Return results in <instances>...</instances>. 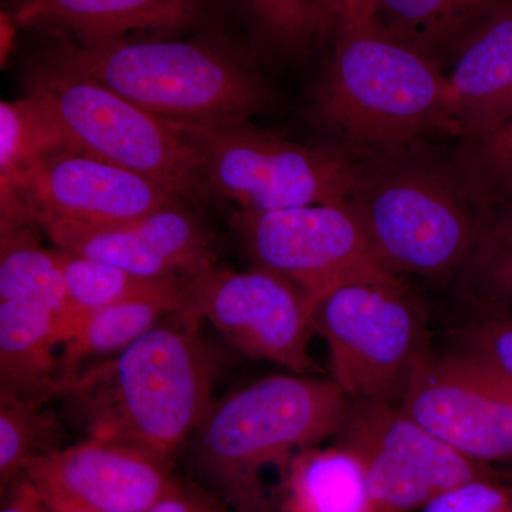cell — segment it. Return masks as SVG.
<instances>
[{
    "label": "cell",
    "mask_w": 512,
    "mask_h": 512,
    "mask_svg": "<svg viewBox=\"0 0 512 512\" xmlns=\"http://www.w3.org/2000/svg\"><path fill=\"white\" fill-rule=\"evenodd\" d=\"M201 320L174 316L128 348L84 367L59 397L89 437L171 458L210 410L217 363Z\"/></svg>",
    "instance_id": "6da1fadb"
},
{
    "label": "cell",
    "mask_w": 512,
    "mask_h": 512,
    "mask_svg": "<svg viewBox=\"0 0 512 512\" xmlns=\"http://www.w3.org/2000/svg\"><path fill=\"white\" fill-rule=\"evenodd\" d=\"M348 204L392 274L458 282L488 212L458 164L426 143L355 161Z\"/></svg>",
    "instance_id": "7a4b0ae2"
},
{
    "label": "cell",
    "mask_w": 512,
    "mask_h": 512,
    "mask_svg": "<svg viewBox=\"0 0 512 512\" xmlns=\"http://www.w3.org/2000/svg\"><path fill=\"white\" fill-rule=\"evenodd\" d=\"M35 57L89 77L174 124L251 120L275 103L255 64L215 40L46 36Z\"/></svg>",
    "instance_id": "3957f363"
},
{
    "label": "cell",
    "mask_w": 512,
    "mask_h": 512,
    "mask_svg": "<svg viewBox=\"0 0 512 512\" xmlns=\"http://www.w3.org/2000/svg\"><path fill=\"white\" fill-rule=\"evenodd\" d=\"M336 35L309 94V114L330 147L362 161L446 133L447 80L439 63L372 23Z\"/></svg>",
    "instance_id": "277c9868"
},
{
    "label": "cell",
    "mask_w": 512,
    "mask_h": 512,
    "mask_svg": "<svg viewBox=\"0 0 512 512\" xmlns=\"http://www.w3.org/2000/svg\"><path fill=\"white\" fill-rule=\"evenodd\" d=\"M348 394L332 379L274 375L211 404L192 434L195 467L215 497L234 512H276L264 471L335 437Z\"/></svg>",
    "instance_id": "5b68a950"
},
{
    "label": "cell",
    "mask_w": 512,
    "mask_h": 512,
    "mask_svg": "<svg viewBox=\"0 0 512 512\" xmlns=\"http://www.w3.org/2000/svg\"><path fill=\"white\" fill-rule=\"evenodd\" d=\"M23 84L25 96L55 124L67 148L144 175L185 200L205 197L201 158L177 124L35 56Z\"/></svg>",
    "instance_id": "8992f818"
},
{
    "label": "cell",
    "mask_w": 512,
    "mask_h": 512,
    "mask_svg": "<svg viewBox=\"0 0 512 512\" xmlns=\"http://www.w3.org/2000/svg\"><path fill=\"white\" fill-rule=\"evenodd\" d=\"M312 328L328 346L333 382L350 400L402 403L431 352L424 306L390 272L323 292L312 303Z\"/></svg>",
    "instance_id": "52a82bcc"
},
{
    "label": "cell",
    "mask_w": 512,
    "mask_h": 512,
    "mask_svg": "<svg viewBox=\"0 0 512 512\" xmlns=\"http://www.w3.org/2000/svg\"><path fill=\"white\" fill-rule=\"evenodd\" d=\"M201 158L205 195L268 212L348 201L356 163L332 147L295 143L251 120L177 124Z\"/></svg>",
    "instance_id": "ba28073f"
},
{
    "label": "cell",
    "mask_w": 512,
    "mask_h": 512,
    "mask_svg": "<svg viewBox=\"0 0 512 512\" xmlns=\"http://www.w3.org/2000/svg\"><path fill=\"white\" fill-rule=\"evenodd\" d=\"M178 198L183 197L120 165L57 148L0 180V231L40 229L57 221L119 224L146 217Z\"/></svg>",
    "instance_id": "9c48e42d"
},
{
    "label": "cell",
    "mask_w": 512,
    "mask_h": 512,
    "mask_svg": "<svg viewBox=\"0 0 512 512\" xmlns=\"http://www.w3.org/2000/svg\"><path fill=\"white\" fill-rule=\"evenodd\" d=\"M232 227L252 266L298 286L311 305L346 279L390 272L348 201L268 212L237 210Z\"/></svg>",
    "instance_id": "30bf717a"
},
{
    "label": "cell",
    "mask_w": 512,
    "mask_h": 512,
    "mask_svg": "<svg viewBox=\"0 0 512 512\" xmlns=\"http://www.w3.org/2000/svg\"><path fill=\"white\" fill-rule=\"evenodd\" d=\"M192 312L242 355L313 375L312 305L298 288L266 269L214 268L191 278Z\"/></svg>",
    "instance_id": "8fae6325"
},
{
    "label": "cell",
    "mask_w": 512,
    "mask_h": 512,
    "mask_svg": "<svg viewBox=\"0 0 512 512\" xmlns=\"http://www.w3.org/2000/svg\"><path fill=\"white\" fill-rule=\"evenodd\" d=\"M399 406L463 456L512 464V386L461 350H431Z\"/></svg>",
    "instance_id": "7c38bea8"
},
{
    "label": "cell",
    "mask_w": 512,
    "mask_h": 512,
    "mask_svg": "<svg viewBox=\"0 0 512 512\" xmlns=\"http://www.w3.org/2000/svg\"><path fill=\"white\" fill-rule=\"evenodd\" d=\"M22 480L99 512H148L178 484L170 458L92 437L37 458Z\"/></svg>",
    "instance_id": "4fadbf2b"
},
{
    "label": "cell",
    "mask_w": 512,
    "mask_h": 512,
    "mask_svg": "<svg viewBox=\"0 0 512 512\" xmlns=\"http://www.w3.org/2000/svg\"><path fill=\"white\" fill-rule=\"evenodd\" d=\"M446 133L464 138L512 111V6L470 37L446 69Z\"/></svg>",
    "instance_id": "5bb4252c"
},
{
    "label": "cell",
    "mask_w": 512,
    "mask_h": 512,
    "mask_svg": "<svg viewBox=\"0 0 512 512\" xmlns=\"http://www.w3.org/2000/svg\"><path fill=\"white\" fill-rule=\"evenodd\" d=\"M205 12L207 0H20L13 16L45 36L110 39L192 28Z\"/></svg>",
    "instance_id": "9a60e30c"
},
{
    "label": "cell",
    "mask_w": 512,
    "mask_h": 512,
    "mask_svg": "<svg viewBox=\"0 0 512 512\" xmlns=\"http://www.w3.org/2000/svg\"><path fill=\"white\" fill-rule=\"evenodd\" d=\"M340 429L373 441L423 481L434 497L454 485L497 470L458 453L404 412L399 404L350 400Z\"/></svg>",
    "instance_id": "2e32d148"
},
{
    "label": "cell",
    "mask_w": 512,
    "mask_h": 512,
    "mask_svg": "<svg viewBox=\"0 0 512 512\" xmlns=\"http://www.w3.org/2000/svg\"><path fill=\"white\" fill-rule=\"evenodd\" d=\"M69 318V312L40 299H0V390L43 402L59 396Z\"/></svg>",
    "instance_id": "e0dca14e"
},
{
    "label": "cell",
    "mask_w": 512,
    "mask_h": 512,
    "mask_svg": "<svg viewBox=\"0 0 512 512\" xmlns=\"http://www.w3.org/2000/svg\"><path fill=\"white\" fill-rule=\"evenodd\" d=\"M512 0H367L363 23L403 40L447 69L470 37Z\"/></svg>",
    "instance_id": "ac0fdd59"
},
{
    "label": "cell",
    "mask_w": 512,
    "mask_h": 512,
    "mask_svg": "<svg viewBox=\"0 0 512 512\" xmlns=\"http://www.w3.org/2000/svg\"><path fill=\"white\" fill-rule=\"evenodd\" d=\"M174 316L192 318L183 303L170 299H131L96 311L70 315L60 353V392L87 360L114 356Z\"/></svg>",
    "instance_id": "d6986e66"
},
{
    "label": "cell",
    "mask_w": 512,
    "mask_h": 512,
    "mask_svg": "<svg viewBox=\"0 0 512 512\" xmlns=\"http://www.w3.org/2000/svg\"><path fill=\"white\" fill-rule=\"evenodd\" d=\"M282 484L286 512H370L363 468L339 444L303 450L285 468Z\"/></svg>",
    "instance_id": "ffe728a7"
},
{
    "label": "cell",
    "mask_w": 512,
    "mask_h": 512,
    "mask_svg": "<svg viewBox=\"0 0 512 512\" xmlns=\"http://www.w3.org/2000/svg\"><path fill=\"white\" fill-rule=\"evenodd\" d=\"M56 249L62 266L70 315L96 311L131 299L160 298L183 303L192 318L191 278L187 276H141L86 256Z\"/></svg>",
    "instance_id": "44dd1931"
},
{
    "label": "cell",
    "mask_w": 512,
    "mask_h": 512,
    "mask_svg": "<svg viewBox=\"0 0 512 512\" xmlns=\"http://www.w3.org/2000/svg\"><path fill=\"white\" fill-rule=\"evenodd\" d=\"M43 232L55 248L86 256L141 276H180L151 249L138 231L136 220L119 224H79V222H49Z\"/></svg>",
    "instance_id": "7402d4cb"
},
{
    "label": "cell",
    "mask_w": 512,
    "mask_h": 512,
    "mask_svg": "<svg viewBox=\"0 0 512 512\" xmlns=\"http://www.w3.org/2000/svg\"><path fill=\"white\" fill-rule=\"evenodd\" d=\"M43 400L0 390V483L22 480L30 464L59 448V426Z\"/></svg>",
    "instance_id": "603a6c76"
},
{
    "label": "cell",
    "mask_w": 512,
    "mask_h": 512,
    "mask_svg": "<svg viewBox=\"0 0 512 512\" xmlns=\"http://www.w3.org/2000/svg\"><path fill=\"white\" fill-rule=\"evenodd\" d=\"M33 229L2 234L0 299H40L72 313L56 249L43 248Z\"/></svg>",
    "instance_id": "cb8c5ba5"
},
{
    "label": "cell",
    "mask_w": 512,
    "mask_h": 512,
    "mask_svg": "<svg viewBox=\"0 0 512 512\" xmlns=\"http://www.w3.org/2000/svg\"><path fill=\"white\" fill-rule=\"evenodd\" d=\"M178 198L136 220L148 245L175 275L194 276L218 265L212 235L200 217Z\"/></svg>",
    "instance_id": "d4e9b609"
},
{
    "label": "cell",
    "mask_w": 512,
    "mask_h": 512,
    "mask_svg": "<svg viewBox=\"0 0 512 512\" xmlns=\"http://www.w3.org/2000/svg\"><path fill=\"white\" fill-rule=\"evenodd\" d=\"M457 285L471 306L512 309V200L491 212Z\"/></svg>",
    "instance_id": "484cf974"
},
{
    "label": "cell",
    "mask_w": 512,
    "mask_h": 512,
    "mask_svg": "<svg viewBox=\"0 0 512 512\" xmlns=\"http://www.w3.org/2000/svg\"><path fill=\"white\" fill-rule=\"evenodd\" d=\"M456 157L490 217L498 205L512 200V111L461 138Z\"/></svg>",
    "instance_id": "4316f807"
},
{
    "label": "cell",
    "mask_w": 512,
    "mask_h": 512,
    "mask_svg": "<svg viewBox=\"0 0 512 512\" xmlns=\"http://www.w3.org/2000/svg\"><path fill=\"white\" fill-rule=\"evenodd\" d=\"M244 5L266 42L289 55L336 32L322 0H244Z\"/></svg>",
    "instance_id": "83f0119b"
},
{
    "label": "cell",
    "mask_w": 512,
    "mask_h": 512,
    "mask_svg": "<svg viewBox=\"0 0 512 512\" xmlns=\"http://www.w3.org/2000/svg\"><path fill=\"white\" fill-rule=\"evenodd\" d=\"M57 148H67L55 124L28 97L0 103V180H8Z\"/></svg>",
    "instance_id": "f1b7e54d"
},
{
    "label": "cell",
    "mask_w": 512,
    "mask_h": 512,
    "mask_svg": "<svg viewBox=\"0 0 512 512\" xmlns=\"http://www.w3.org/2000/svg\"><path fill=\"white\" fill-rule=\"evenodd\" d=\"M473 308V315L458 333L456 349L512 386V309Z\"/></svg>",
    "instance_id": "f546056e"
},
{
    "label": "cell",
    "mask_w": 512,
    "mask_h": 512,
    "mask_svg": "<svg viewBox=\"0 0 512 512\" xmlns=\"http://www.w3.org/2000/svg\"><path fill=\"white\" fill-rule=\"evenodd\" d=\"M419 512H512V473L495 470L431 498Z\"/></svg>",
    "instance_id": "4dcf8cb0"
},
{
    "label": "cell",
    "mask_w": 512,
    "mask_h": 512,
    "mask_svg": "<svg viewBox=\"0 0 512 512\" xmlns=\"http://www.w3.org/2000/svg\"><path fill=\"white\" fill-rule=\"evenodd\" d=\"M148 512H234L214 494L175 485L170 494Z\"/></svg>",
    "instance_id": "1f68e13d"
},
{
    "label": "cell",
    "mask_w": 512,
    "mask_h": 512,
    "mask_svg": "<svg viewBox=\"0 0 512 512\" xmlns=\"http://www.w3.org/2000/svg\"><path fill=\"white\" fill-rule=\"evenodd\" d=\"M336 30L363 23L367 0H322Z\"/></svg>",
    "instance_id": "d6a6232c"
},
{
    "label": "cell",
    "mask_w": 512,
    "mask_h": 512,
    "mask_svg": "<svg viewBox=\"0 0 512 512\" xmlns=\"http://www.w3.org/2000/svg\"><path fill=\"white\" fill-rule=\"evenodd\" d=\"M10 487H12V491L3 503L0 512H43L32 484L26 480H19L18 483L10 485Z\"/></svg>",
    "instance_id": "836d02e7"
},
{
    "label": "cell",
    "mask_w": 512,
    "mask_h": 512,
    "mask_svg": "<svg viewBox=\"0 0 512 512\" xmlns=\"http://www.w3.org/2000/svg\"><path fill=\"white\" fill-rule=\"evenodd\" d=\"M33 488H35L43 512H99L92 510V508L84 507L82 504L74 503L72 500H67V498L60 497V495L39 490L35 485H33Z\"/></svg>",
    "instance_id": "e575fe53"
},
{
    "label": "cell",
    "mask_w": 512,
    "mask_h": 512,
    "mask_svg": "<svg viewBox=\"0 0 512 512\" xmlns=\"http://www.w3.org/2000/svg\"><path fill=\"white\" fill-rule=\"evenodd\" d=\"M2 46H0V55H2V64H5V59L10 55L13 42H15L16 30L19 25L16 23L13 13L2 12Z\"/></svg>",
    "instance_id": "d590c367"
}]
</instances>
